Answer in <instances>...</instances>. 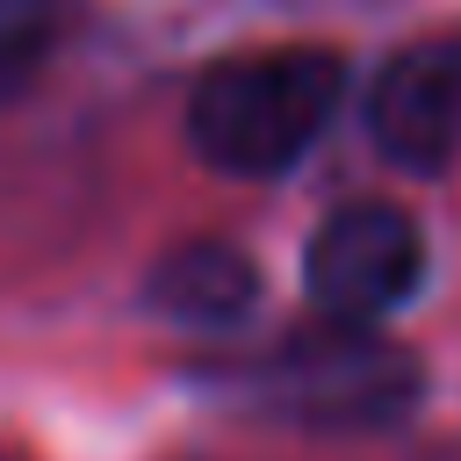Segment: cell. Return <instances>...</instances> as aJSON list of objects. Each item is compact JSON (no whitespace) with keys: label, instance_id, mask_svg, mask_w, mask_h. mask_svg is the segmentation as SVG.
Returning <instances> with one entry per match:
<instances>
[{"label":"cell","instance_id":"obj_1","mask_svg":"<svg viewBox=\"0 0 461 461\" xmlns=\"http://www.w3.org/2000/svg\"><path fill=\"white\" fill-rule=\"evenodd\" d=\"M346 101V65L324 43H288V50H238L216 58L194 94H187V144L238 180H274L288 173L339 115Z\"/></svg>","mask_w":461,"mask_h":461},{"label":"cell","instance_id":"obj_2","mask_svg":"<svg viewBox=\"0 0 461 461\" xmlns=\"http://www.w3.org/2000/svg\"><path fill=\"white\" fill-rule=\"evenodd\" d=\"M230 389L281 418V425H310V432H382L418 403V360L375 331L353 324H317L303 339H281L259 360L230 367Z\"/></svg>","mask_w":461,"mask_h":461},{"label":"cell","instance_id":"obj_3","mask_svg":"<svg viewBox=\"0 0 461 461\" xmlns=\"http://www.w3.org/2000/svg\"><path fill=\"white\" fill-rule=\"evenodd\" d=\"M425 281V230L396 202H346L310 230L303 288L324 324L375 331L389 310H403Z\"/></svg>","mask_w":461,"mask_h":461},{"label":"cell","instance_id":"obj_4","mask_svg":"<svg viewBox=\"0 0 461 461\" xmlns=\"http://www.w3.org/2000/svg\"><path fill=\"white\" fill-rule=\"evenodd\" d=\"M367 137L403 173H439L461 158V36H418L375 72Z\"/></svg>","mask_w":461,"mask_h":461},{"label":"cell","instance_id":"obj_5","mask_svg":"<svg viewBox=\"0 0 461 461\" xmlns=\"http://www.w3.org/2000/svg\"><path fill=\"white\" fill-rule=\"evenodd\" d=\"M144 303L166 317V324H187V331H230L259 310V267L230 245V238H187L173 245L151 281H144Z\"/></svg>","mask_w":461,"mask_h":461},{"label":"cell","instance_id":"obj_6","mask_svg":"<svg viewBox=\"0 0 461 461\" xmlns=\"http://www.w3.org/2000/svg\"><path fill=\"white\" fill-rule=\"evenodd\" d=\"M58 29H65V0H0V101L50 65Z\"/></svg>","mask_w":461,"mask_h":461}]
</instances>
